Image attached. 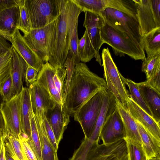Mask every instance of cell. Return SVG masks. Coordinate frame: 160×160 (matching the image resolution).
I'll return each mask as SVG.
<instances>
[{"instance_id": "cell-1", "label": "cell", "mask_w": 160, "mask_h": 160, "mask_svg": "<svg viewBox=\"0 0 160 160\" xmlns=\"http://www.w3.org/2000/svg\"><path fill=\"white\" fill-rule=\"evenodd\" d=\"M58 15L51 38L48 62L54 67H63L72 32L81 10L72 0H57Z\"/></svg>"}, {"instance_id": "cell-2", "label": "cell", "mask_w": 160, "mask_h": 160, "mask_svg": "<svg viewBox=\"0 0 160 160\" xmlns=\"http://www.w3.org/2000/svg\"><path fill=\"white\" fill-rule=\"evenodd\" d=\"M107 89L105 80L92 72L83 62L76 64L64 96L63 107L72 116L98 92Z\"/></svg>"}, {"instance_id": "cell-3", "label": "cell", "mask_w": 160, "mask_h": 160, "mask_svg": "<svg viewBox=\"0 0 160 160\" xmlns=\"http://www.w3.org/2000/svg\"><path fill=\"white\" fill-rule=\"evenodd\" d=\"M100 34L104 43L110 46L116 55L123 56L126 54L135 60H143L146 58L141 46L128 35L104 22Z\"/></svg>"}, {"instance_id": "cell-4", "label": "cell", "mask_w": 160, "mask_h": 160, "mask_svg": "<svg viewBox=\"0 0 160 160\" xmlns=\"http://www.w3.org/2000/svg\"><path fill=\"white\" fill-rule=\"evenodd\" d=\"M100 15L105 22L128 35L143 48L142 36L137 19L110 8L104 9Z\"/></svg>"}, {"instance_id": "cell-5", "label": "cell", "mask_w": 160, "mask_h": 160, "mask_svg": "<svg viewBox=\"0 0 160 160\" xmlns=\"http://www.w3.org/2000/svg\"><path fill=\"white\" fill-rule=\"evenodd\" d=\"M106 89H102L97 93L73 115L75 121L80 124L85 138L89 139L93 131L101 109Z\"/></svg>"}, {"instance_id": "cell-6", "label": "cell", "mask_w": 160, "mask_h": 160, "mask_svg": "<svg viewBox=\"0 0 160 160\" xmlns=\"http://www.w3.org/2000/svg\"><path fill=\"white\" fill-rule=\"evenodd\" d=\"M32 29L44 27L56 19L57 0H24Z\"/></svg>"}, {"instance_id": "cell-7", "label": "cell", "mask_w": 160, "mask_h": 160, "mask_svg": "<svg viewBox=\"0 0 160 160\" xmlns=\"http://www.w3.org/2000/svg\"><path fill=\"white\" fill-rule=\"evenodd\" d=\"M142 36L160 27V0H133Z\"/></svg>"}, {"instance_id": "cell-8", "label": "cell", "mask_w": 160, "mask_h": 160, "mask_svg": "<svg viewBox=\"0 0 160 160\" xmlns=\"http://www.w3.org/2000/svg\"><path fill=\"white\" fill-rule=\"evenodd\" d=\"M56 20L44 27L32 29L28 33L23 36L44 63L48 61L50 42L55 28Z\"/></svg>"}, {"instance_id": "cell-9", "label": "cell", "mask_w": 160, "mask_h": 160, "mask_svg": "<svg viewBox=\"0 0 160 160\" xmlns=\"http://www.w3.org/2000/svg\"><path fill=\"white\" fill-rule=\"evenodd\" d=\"M21 97L20 93L7 102H4L1 112L8 134L15 138L21 139L22 132L21 117Z\"/></svg>"}, {"instance_id": "cell-10", "label": "cell", "mask_w": 160, "mask_h": 160, "mask_svg": "<svg viewBox=\"0 0 160 160\" xmlns=\"http://www.w3.org/2000/svg\"><path fill=\"white\" fill-rule=\"evenodd\" d=\"M102 58L104 78H107L110 80L119 93L122 100V104L126 106L127 99L129 96V93L125 87V78L118 71L108 48L102 50Z\"/></svg>"}, {"instance_id": "cell-11", "label": "cell", "mask_w": 160, "mask_h": 160, "mask_svg": "<svg viewBox=\"0 0 160 160\" xmlns=\"http://www.w3.org/2000/svg\"><path fill=\"white\" fill-rule=\"evenodd\" d=\"M84 12L85 17L83 26L85 28L84 32L94 49L96 61L102 66L99 51L104 43L101 37L100 31L104 21L100 15L88 11Z\"/></svg>"}, {"instance_id": "cell-12", "label": "cell", "mask_w": 160, "mask_h": 160, "mask_svg": "<svg viewBox=\"0 0 160 160\" xmlns=\"http://www.w3.org/2000/svg\"><path fill=\"white\" fill-rule=\"evenodd\" d=\"M28 88L32 112L38 120H42L44 115L56 103L36 81L30 84Z\"/></svg>"}, {"instance_id": "cell-13", "label": "cell", "mask_w": 160, "mask_h": 160, "mask_svg": "<svg viewBox=\"0 0 160 160\" xmlns=\"http://www.w3.org/2000/svg\"><path fill=\"white\" fill-rule=\"evenodd\" d=\"M125 132L123 122L117 108L108 118L103 126L100 135V140L103 143H111L124 139Z\"/></svg>"}, {"instance_id": "cell-14", "label": "cell", "mask_w": 160, "mask_h": 160, "mask_svg": "<svg viewBox=\"0 0 160 160\" xmlns=\"http://www.w3.org/2000/svg\"><path fill=\"white\" fill-rule=\"evenodd\" d=\"M10 42L28 65L38 72L44 63L28 44L18 29H16L12 36Z\"/></svg>"}, {"instance_id": "cell-15", "label": "cell", "mask_w": 160, "mask_h": 160, "mask_svg": "<svg viewBox=\"0 0 160 160\" xmlns=\"http://www.w3.org/2000/svg\"><path fill=\"white\" fill-rule=\"evenodd\" d=\"M126 106L134 119L155 138L160 141V124L138 105L129 96L126 100Z\"/></svg>"}, {"instance_id": "cell-16", "label": "cell", "mask_w": 160, "mask_h": 160, "mask_svg": "<svg viewBox=\"0 0 160 160\" xmlns=\"http://www.w3.org/2000/svg\"><path fill=\"white\" fill-rule=\"evenodd\" d=\"M45 115L59 145L70 121V115L63 107L56 104L48 111Z\"/></svg>"}, {"instance_id": "cell-17", "label": "cell", "mask_w": 160, "mask_h": 160, "mask_svg": "<svg viewBox=\"0 0 160 160\" xmlns=\"http://www.w3.org/2000/svg\"><path fill=\"white\" fill-rule=\"evenodd\" d=\"M56 71V68L49 62L44 63L38 72L36 81L47 91L56 104L63 107L62 99L53 81Z\"/></svg>"}, {"instance_id": "cell-18", "label": "cell", "mask_w": 160, "mask_h": 160, "mask_svg": "<svg viewBox=\"0 0 160 160\" xmlns=\"http://www.w3.org/2000/svg\"><path fill=\"white\" fill-rule=\"evenodd\" d=\"M116 99L115 96L107 89H106L99 115L93 131L89 138L91 141L99 142L101 129L108 118L116 109Z\"/></svg>"}, {"instance_id": "cell-19", "label": "cell", "mask_w": 160, "mask_h": 160, "mask_svg": "<svg viewBox=\"0 0 160 160\" xmlns=\"http://www.w3.org/2000/svg\"><path fill=\"white\" fill-rule=\"evenodd\" d=\"M19 16L17 4L0 12V34L10 42L12 36L17 28Z\"/></svg>"}, {"instance_id": "cell-20", "label": "cell", "mask_w": 160, "mask_h": 160, "mask_svg": "<svg viewBox=\"0 0 160 160\" xmlns=\"http://www.w3.org/2000/svg\"><path fill=\"white\" fill-rule=\"evenodd\" d=\"M141 95L150 110L152 117L160 124V92L148 85L145 81L137 83Z\"/></svg>"}, {"instance_id": "cell-21", "label": "cell", "mask_w": 160, "mask_h": 160, "mask_svg": "<svg viewBox=\"0 0 160 160\" xmlns=\"http://www.w3.org/2000/svg\"><path fill=\"white\" fill-rule=\"evenodd\" d=\"M13 65L11 72L13 84V94H19L23 88V82L28 64L12 45Z\"/></svg>"}, {"instance_id": "cell-22", "label": "cell", "mask_w": 160, "mask_h": 160, "mask_svg": "<svg viewBox=\"0 0 160 160\" xmlns=\"http://www.w3.org/2000/svg\"><path fill=\"white\" fill-rule=\"evenodd\" d=\"M117 108L122 118L125 132L124 139H128L142 146L141 140L135 120L127 106L116 99Z\"/></svg>"}, {"instance_id": "cell-23", "label": "cell", "mask_w": 160, "mask_h": 160, "mask_svg": "<svg viewBox=\"0 0 160 160\" xmlns=\"http://www.w3.org/2000/svg\"><path fill=\"white\" fill-rule=\"evenodd\" d=\"M135 121L141 139L142 147L147 160L153 158H160V141L148 132L140 123Z\"/></svg>"}, {"instance_id": "cell-24", "label": "cell", "mask_w": 160, "mask_h": 160, "mask_svg": "<svg viewBox=\"0 0 160 160\" xmlns=\"http://www.w3.org/2000/svg\"><path fill=\"white\" fill-rule=\"evenodd\" d=\"M20 94L22 132L27 134L29 139L31 135L30 116L32 109L28 88L23 87Z\"/></svg>"}, {"instance_id": "cell-25", "label": "cell", "mask_w": 160, "mask_h": 160, "mask_svg": "<svg viewBox=\"0 0 160 160\" xmlns=\"http://www.w3.org/2000/svg\"><path fill=\"white\" fill-rule=\"evenodd\" d=\"M34 117L40 140L41 160H59L57 152L53 147L47 135L43 120L40 121L35 116Z\"/></svg>"}, {"instance_id": "cell-26", "label": "cell", "mask_w": 160, "mask_h": 160, "mask_svg": "<svg viewBox=\"0 0 160 160\" xmlns=\"http://www.w3.org/2000/svg\"><path fill=\"white\" fill-rule=\"evenodd\" d=\"M142 44L148 56L160 53V27L142 36Z\"/></svg>"}, {"instance_id": "cell-27", "label": "cell", "mask_w": 160, "mask_h": 160, "mask_svg": "<svg viewBox=\"0 0 160 160\" xmlns=\"http://www.w3.org/2000/svg\"><path fill=\"white\" fill-rule=\"evenodd\" d=\"M105 1L106 8H114L137 19L136 7L133 0H105Z\"/></svg>"}, {"instance_id": "cell-28", "label": "cell", "mask_w": 160, "mask_h": 160, "mask_svg": "<svg viewBox=\"0 0 160 160\" xmlns=\"http://www.w3.org/2000/svg\"><path fill=\"white\" fill-rule=\"evenodd\" d=\"M31 135L28 142L38 160H41V148L40 137L32 111L30 116Z\"/></svg>"}, {"instance_id": "cell-29", "label": "cell", "mask_w": 160, "mask_h": 160, "mask_svg": "<svg viewBox=\"0 0 160 160\" xmlns=\"http://www.w3.org/2000/svg\"><path fill=\"white\" fill-rule=\"evenodd\" d=\"M4 142L6 151L14 160H26L18 140L8 134L4 138Z\"/></svg>"}, {"instance_id": "cell-30", "label": "cell", "mask_w": 160, "mask_h": 160, "mask_svg": "<svg viewBox=\"0 0 160 160\" xmlns=\"http://www.w3.org/2000/svg\"><path fill=\"white\" fill-rule=\"evenodd\" d=\"M82 12L88 11L100 15L106 8L105 0H72Z\"/></svg>"}, {"instance_id": "cell-31", "label": "cell", "mask_w": 160, "mask_h": 160, "mask_svg": "<svg viewBox=\"0 0 160 160\" xmlns=\"http://www.w3.org/2000/svg\"><path fill=\"white\" fill-rule=\"evenodd\" d=\"M19 9V16L17 28L25 35L32 29L29 14L25 4L24 0H17Z\"/></svg>"}, {"instance_id": "cell-32", "label": "cell", "mask_w": 160, "mask_h": 160, "mask_svg": "<svg viewBox=\"0 0 160 160\" xmlns=\"http://www.w3.org/2000/svg\"><path fill=\"white\" fill-rule=\"evenodd\" d=\"M124 81L125 84L128 87L130 93L129 96L138 105L152 117L150 110L144 102L140 92L137 83L125 78Z\"/></svg>"}, {"instance_id": "cell-33", "label": "cell", "mask_w": 160, "mask_h": 160, "mask_svg": "<svg viewBox=\"0 0 160 160\" xmlns=\"http://www.w3.org/2000/svg\"><path fill=\"white\" fill-rule=\"evenodd\" d=\"M126 141L129 160H147L142 146L128 139Z\"/></svg>"}, {"instance_id": "cell-34", "label": "cell", "mask_w": 160, "mask_h": 160, "mask_svg": "<svg viewBox=\"0 0 160 160\" xmlns=\"http://www.w3.org/2000/svg\"><path fill=\"white\" fill-rule=\"evenodd\" d=\"M13 61L11 50L0 56V84L11 72Z\"/></svg>"}, {"instance_id": "cell-35", "label": "cell", "mask_w": 160, "mask_h": 160, "mask_svg": "<svg viewBox=\"0 0 160 160\" xmlns=\"http://www.w3.org/2000/svg\"><path fill=\"white\" fill-rule=\"evenodd\" d=\"M143 61L142 71L145 73L147 79L152 72L160 66V53L148 56Z\"/></svg>"}, {"instance_id": "cell-36", "label": "cell", "mask_w": 160, "mask_h": 160, "mask_svg": "<svg viewBox=\"0 0 160 160\" xmlns=\"http://www.w3.org/2000/svg\"><path fill=\"white\" fill-rule=\"evenodd\" d=\"M55 68L56 71L53 78V81L63 102L64 98V82L66 77V71L64 67Z\"/></svg>"}, {"instance_id": "cell-37", "label": "cell", "mask_w": 160, "mask_h": 160, "mask_svg": "<svg viewBox=\"0 0 160 160\" xmlns=\"http://www.w3.org/2000/svg\"><path fill=\"white\" fill-rule=\"evenodd\" d=\"M0 94L4 102H7L15 96L13 94V84L11 72L0 84Z\"/></svg>"}, {"instance_id": "cell-38", "label": "cell", "mask_w": 160, "mask_h": 160, "mask_svg": "<svg viewBox=\"0 0 160 160\" xmlns=\"http://www.w3.org/2000/svg\"><path fill=\"white\" fill-rule=\"evenodd\" d=\"M75 65L74 59L73 58L67 57L63 66L66 71V80L64 85V97L68 89L70 79Z\"/></svg>"}, {"instance_id": "cell-39", "label": "cell", "mask_w": 160, "mask_h": 160, "mask_svg": "<svg viewBox=\"0 0 160 160\" xmlns=\"http://www.w3.org/2000/svg\"><path fill=\"white\" fill-rule=\"evenodd\" d=\"M145 82L148 85L160 92V66L152 72L149 77Z\"/></svg>"}, {"instance_id": "cell-40", "label": "cell", "mask_w": 160, "mask_h": 160, "mask_svg": "<svg viewBox=\"0 0 160 160\" xmlns=\"http://www.w3.org/2000/svg\"><path fill=\"white\" fill-rule=\"evenodd\" d=\"M44 125L48 138L54 148L57 152L58 146L57 144L54 134L52 129L48 122L45 114L43 117Z\"/></svg>"}, {"instance_id": "cell-41", "label": "cell", "mask_w": 160, "mask_h": 160, "mask_svg": "<svg viewBox=\"0 0 160 160\" xmlns=\"http://www.w3.org/2000/svg\"><path fill=\"white\" fill-rule=\"evenodd\" d=\"M18 141L26 160H38L28 142L22 139Z\"/></svg>"}, {"instance_id": "cell-42", "label": "cell", "mask_w": 160, "mask_h": 160, "mask_svg": "<svg viewBox=\"0 0 160 160\" xmlns=\"http://www.w3.org/2000/svg\"><path fill=\"white\" fill-rule=\"evenodd\" d=\"M38 73V72L35 68L30 66H28L25 77L27 86H29L37 81Z\"/></svg>"}, {"instance_id": "cell-43", "label": "cell", "mask_w": 160, "mask_h": 160, "mask_svg": "<svg viewBox=\"0 0 160 160\" xmlns=\"http://www.w3.org/2000/svg\"><path fill=\"white\" fill-rule=\"evenodd\" d=\"M12 45L7 41L0 34V56L11 49Z\"/></svg>"}, {"instance_id": "cell-44", "label": "cell", "mask_w": 160, "mask_h": 160, "mask_svg": "<svg viewBox=\"0 0 160 160\" xmlns=\"http://www.w3.org/2000/svg\"><path fill=\"white\" fill-rule=\"evenodd\" d=\"M7 135L6 126L2 116L0 112V139L5 138Z\"/></svg>"}, {"instance_id": "cell-45", "label": "cell", "mask_w": 160, "mask_h": 160, "mask_svg": "<svg viewBox=\"0 0 160 160\" xmlns=\"http://www.w3.org/2000/svg\"><path fill=\"white\" fill-rule=\"evenodd\" d=\"M5 138H3L2 140L1 149L0 151V160H6V150L4 142V139Z\"/></svg>"}, {"instance_id": "cell-46", "label": "cell", "mask_w": 160, "mask_h": 160, "mask_svg": "<svg viewBox=\"0 0 160 160\" xmlns=\"http://www.w3.org/2000/svg\"><path fill=\"white\" fill-rule=\"evenodd\" d=\"M126 154L127 153H120L115 155L111 156L107 160H118L119 158Z\"/></svg>"}, {"instance_id": "cell-47", "label": "cell", "mask_w": 160, "mask_h": 160, "mask_svg": "<svg viewBox=\"0 0 160 160\" xmlns=\"http://www.w3.org/2000/svg\"><path fill=\"white\" fill-rule=\"evenodd\" d=\"M7 8V3L5 0H0V12Z\"/></svg>"}, {"instance_id": "cell-48", "label": "cell", "mask_w": 160, "mask_h": 160, "mask_svg": "<svg viewBox=\"0 0 160 160\" xmlns=\"http://www.w3.org/2000/svg\"><path fill=\"white\" fill-rule=\"evenodd\" d=\"M21 139H23L28 142L29 140V138L27 134L22 132L21 134Z\"/></svg>"}, {"instance_id": "cell-49", "label": "cell", "mask_w": 160, "mask_h": 160, "mask_svg": "<svg viewBox=\"0 0 160 160\" xmlns=\"http://www.w3.org/2000/svg\"><path fill=\"white\" fill-rule=\"evenodd\" d=\"M118 160H129L128 156V153L121 156L119 158Z\"/></svg>"}, {"instance_id": "cell-50", "label": "cell", "mask_w": 160, "mask_h": 160, "mask_svg": "<svg viewBox=\"0 0 160 160\" xmlns=\"http://www.w3.org/2000/svg\"><path fill=\"white\" fill-rule=\"evenodd\" d=\"M6 160H14L6 151L5 153Z\"/></svg>"}, {"instance_id": "cell-51", "label": "cell", "mask_w": 160, "mask_h": 160, "mask_svg": "<svg viewBox=\"0 0 160 160\" xmlns=\"http://www.w3.org/2000/svg\"><path fill=\"white\" fill-rule=\"evenodd\" d=\"M4 101L3 100V98L2 96L0 94V112H1V109L2 107V105L4 102Z\"/></svg>"}, {"instance_id": "cell-52", "label": "cell", "mask_w": 160, "mask_h": 160, "mask_svg": "<svg viewBox=\"0 0 160 160\" xmlns=\"http://www.w3.org/2000/svg\"><path fill=\"white\" fill-rule=\"evenodd\" d=\"M148 160H160V158H153Z\"/></svg>"}, {"instance_id": "cell-53", "label": "cell", "mask_w": 160, "mask_h": 160, "mask_svg": "<svg viewBox=\"0 0 160 160\" xmlns=\"http://www.w3.org/2000/svg\"><path fill=\"white\" fill-rule=\"evenodd\" d=\"M4 138H5V137H2L1 139H0V151L1 149V144H2V139Z\"/></svg>"}]
</instances>
